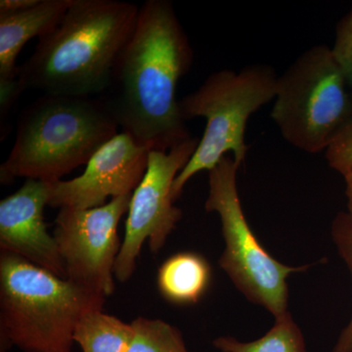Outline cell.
<instances>
[{
  "instance_id": "14",
  "label": "cell",
  "mask_w": 352,
  "mask_h": 352,
  "mask_svg": "<svg viewBox=\"0 0 352 352\" xmlns=\"http://www.w3.org/2000/svg\"><path fill=\"white\" fill-rule=\"evenodd\" d=\"M132 338L131 324L102 310L83 315L73 336L74 342L80 344L82 352H127Z\"/></svg>"
},
{
  "instance_id": "22",
  "label": "cell",
  "mask_w": 352,
  "mask_h": 352,
  "mask_svg": "<svg viewBox=\"0 0 352 352\" xmlns=\"http://www.w3.org/2000/svg\"><path fill=\"white\" fill-rule=\"evenodd\" d=\"M344 176L346 183L347 207H349V214L352 217V168Z\"/></svg>"
},
{
  "instance_id": "8",
  "label": "cell",
  "mask_w": 352,
  "mask_h": 352,
  "mask_svg": "<svg viewBox=\"0 0 352 352\" xmlns=\"http://www.w3.org/2000/svg\"><path fill=\"white\" fill-rule=\"evenodd\" d=\"M199 143L200 138H190L170 151L149 152L144 177L132 193L126 235L113 270L120 282L131 279L146 241H149L152 252L157 254L182 219V210L173 205L171 188Z\"/></svg>"
},
{
  "instance_id": "1",
  "label": "cell",
  "mask_w": 352,
  "mask_h": 352,
  "mask_svg": "<svg viewBox=\"0 0 352 352\" xmlns=\"http://www.w3.org/2000/svg\"><path fill=\"white\" fill-rule=\"evenodd\" d=\"M193 50L170 0H147L100 99L139 145L168 152L192 138L177 100Z\"/></svg>"
},
{
  "instance_id": "3",
  "label": "cell",
  "mask_w": 352,
  "mask_h": 352,
  "mask_svg": "<svg viewBox=\"0 0 352 352\" xmlns=\"http://www.w3.org/2000/svg\"><path fill=\"white\" fill-rule=\"evenodd\" d=\"M118 129L100 97L43 94L21 113L15 142L0 166L1 182L60 180L87 164Z\"/></svg>"
},
{
  "instance_id": "19",
  "label": "cell",
  "mask_w": 352,
  "mask_h": 352,
  "mask_svg": "<svg viewBox=\"0 0 352 352\" xmlns=\"http://www.w3.org/2000/svg\"><path fill=\"white\" fill-rule=\"evenodd\" d=\"M329 166L344 175L352 168V110L337 138L325 151Z\"/></svg>"
},
{
  "instance_id": "20",
  "label": "cell",
  "mask_w": 352,
  "mask_h": 352,
  "mask_svg": "<svg viewBox=\"0 0 352 352\" xmlns=\"http://www.w3.org/2000/svg\"><path fill=\"white\" fill-rule=\"evenodd\" d=\"M19 80H0V124H1V139L7 135L6 122L9 113L15 105L18 97L24 91Z\"/></svg>"
},
{
  "instance_id": "9",
  "label": "cell",
  "mask_w": 352,
  "mask_h": 352,
  "mask_svg": "<svg viewBox=\"0 0 352 352\" xmlns=\"http://www.w3.org/2000/svg\"><path fill=\"white\" fill-rule=\"evenodd\" d=\"M131 194L89 210L60 208L53 237L66 268L67 279L105 296L115 291L116 261L120 240V220L131 205Z\"/></svg>"
},
{
  "instance_id": "7",
  "label": "cell",
  "mask_w": 352,
  "mask_h": 352,
  "mask_svg": "<svg viewBox=\"0 0 352 352\" xmlns=\"http://www.w3.org/2000/svg\"><path fill=\"white\" fill-rule=\"evenodd\" d=\"M240 166L226 156L208 171L207 212H215L221 220L226 250L219 265L251 302L264 307L275 318L288 311L287 278L303 272L309 265L289 267L273 258L256 239L245 220L237 190Z\"/></svg>"
},
{
  "instance_id": "21",
  "label": "cell",
  "mask_w": 352,
  "mask_h": 352,
  "mask_svg": "<svg viewBox=\"0 0 352 352\" xmlns=\"http://www.w3.org/2000/svg\"><path fill=\"white\" fill-rule=\"evenodd\" d=\"M39 0H1L0 13H15L27 10L38 4Z\"/></svg>"
},
{
  "instance_id": "16",
  "label": "cell",
  "mask_w": 352,
  "mask_h": 352,
  "mask_svg": "<svg viewBox=\"0 0 352 352\" xmlns=\"http://www.w3.org/2000/svg\"><path fill=\"white\" fill-rule=\"evenodd\" d=\"M131 324L133 338L127 352H188L182 333L166 322L138 317Z\"/></svg>"
},
{
  "instance_id": "4",
  "label": "cell",
  "mask_w": 352,
  "mask_h": 352,
  "mask_svg": "<svg viewBox=\"0 0 352 352\" xmlns=\"http://www.w3.org/2000/svg\"><path fill=\"white\" fill-rule=\"evenodd\" d=\"M105 296L10 252L0 254V328L25 352H71L76 324Z\"/></svg>"
},
{
  "instance_id": "6",
  "label": "cell",
  "mask_w": 352,
  "mask_h": 352,
  "mask_svg": "<svg viewBox=\"0 0 352 352\" xmlns=\"http://www.w3.org/2000/svg\"><path fill=\"white\" fill-rule=\"evenodd\" d=\"M349 88L332 48L312 46L278 76L271 118L289 144L325 152L351 115Z\"/></svg>"
},
{
  "instance_id": "17",
  "label": "cell",
  "mask_w": 352,
  "mask_h": 352,
  "mask_svg": "<svg viewBox=\"0 0 352 352\" xmlns=\"http://www.w3.org/2000/svg\"><path fill=\"white\" fill-rule=\"evenodd\" d=\"M332 235L340 256L346 261L352 274V217L349 212H340L336 217L332 226ZM333 352H352V318L340 333Z\"/></svg>"
},
{
  "instance_id": "12",
  "label": "cell",
  "mask_w": 352,
  "mask_h": 352,
  "mask_svg": "<svg viewBox=\"0 0 352 352\" xmlns=\"http://www.w3.org/2000/svg\"><path fill=\"white\" fill-rule=\"evenodd\" d=\"M71 3L72 0H39L27 10L0 13V80H17L16 61L23 47L52 32Z\"/></svg>"
},
{
  "instance_id": "11",
  "label": "cell",
  "mask_w": 352,
  "mask_h": 352,
  "mask_svg": "<svg viewBox=\"0 0 352 352\" xmlns=\"http://www.w3.org/2000/svg\"><path fill=\"white\" fill-rule=\"evenodd\" d=\"M50 182L27 179L12 195L0 201V249L67 279L55 238L44 222Z\"/></svg>"
},
{
  "instance_id": "5",
  "label": "cell",
  "mask_w": 352,
  "mask_h": 352,
  "mask_svg": "<svg viewBox=\"0 0 352 352\" xmlns=\"http://www.w3.org/2000/svg\"><path fill=\"white\" fill-rule=\"evenodd\" d=\"M278 76L267 65L245 66L239 72L221 69L212 74L198 89L179 100L183 119L205 118V132L198 148L175 178L171 198L182 196L186 183L200 171H210L233 153L238 166L244 163L248 147L245 131L252 113L276 95Z\"/></svg>"
},
{
  "instance_id": "15",
  "label": "cell",
  "mask_w": 352,
  "mask_h": 352,
  "mask_svg": "<svg viewBox=\"0 0 352 352\" xmlns=\"http://www.w3.org/2000/svg\"><path fill=\"white\" fill-rule=\"evenodd\" d=\"M214 346L222 352H307L302 331L287 314L261 339L241 342L231 337L219 338Z\"/></svg>"
},
{
  "instance_id": "2",
  "label": "cell",
  "mask_w": 352,
  "mask_h": 352,
  "mask_svg": "<svg viewBox=\"0 0 352 352\" xmlns=\"http://www.w3.org/2000/svg\"><path fill=\"white\" fill-rule=\"evenodd\" d=\"M139 8L119 0H72L59 24L19 67L23 88L64 96L103 94Z\"/></svg>"
},
{
  "instance_id": "10",
  "label": "cell",
  "mask_w": 352,
  "mask_h": 352,
  "mask_svg": "<svg viewBox=\"0 0 352 352\" xmlns=\"http://www.w3.org/2000/svg\"><path fill=\"white\" fill-rule=\"evenodd\" d=\"M149 152L126 132L118 133L90 159L82 175L50 182L48 206L89 210L105 205L109 197L133 193L147 170Z\"/></svg>"
},
{
  "instance_id": "18",
  "label": "cell",
  "mask_w": 352,
  "mask_h": 352,
  "mask_svg": "<svg viewBox=\"0 0 352 352\" xmlns=\"http://www.w3.org/2000/svg\"><path fill=\"white\" fill-rule=\"evenodd\" d=\"M332 52L352 88V6L338 23Z\"/></svg>"
},
{
  "instance_id": "13",
  "label": "cell",
  "mask_w": 352,
  "mask_h": 352,
  "mask_svg": "<svg viewBox=\"0 0 352 352\" xmlns=\"http://www.w3.org/2000/svg\"><path fill=\"white\" fill-rule=\"evenodd\" d=\"M212 278L210 264L196 252H179L166 259L157 272L160 293L176 305H193L208 291Z\"/></svg>"
}]
</instances>
